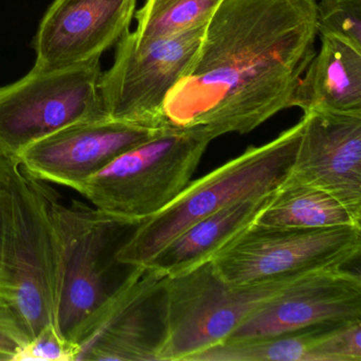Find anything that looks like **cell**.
<instances>
[{"label":"cell","mask_w":361,"mask_h":361,"mask_svg":"<svg viewBox=\"0 0 361 361\" xmlns=\"http://www.w3.org/2000/svg\"><path fill=\"white\" fill-rule=\"evenodd\" d=\"M317 0H224L164 105L166 126L248 134L290 109L316 54Z\"/></svg>","instance_id":"6da1fadb"},{"label":"cell","mask_w":361,"mask_h":361,"mask_svg":"<svg viewBox=\"0 0 361 361\" xmlns=\"http://www.w3.org/2000/svg\"><path fill=\"white\" fill-rule=\"evenodd\" d=\"M0 172L4 178L0 295L18 312L31 340L46 325L58 326V252L44 181L28 174L16 159L0 158Z\"/></svg>","instance_id":"7a4b0ae2"},{"label":"cell","mask_w":361,"mask_h":361,"mask_svg":"<svg viewBox=\"0 0 361 361\" xmlns=\"http://www.w3.org/2000/svg\"><path fill=\"white\" fill-rule=\"evenodd\" d=\"M303 120L276 139L250 147L202 178L190 181L166 208L135 228L116 253L120 264L145 266L196 221L240 200L271 194L290 173Z\"/></svg>","instance_id":"3957f363"},{"label":"cell","mask_w":361,"mask_h":361,"mask_svg":"<svg viewBox=\"0 0 361 361\" xmlns=\"http://www.w3.org/2000/svg\"><path fill=\"white\" fill-rule=\"evenodd\" d=\"M58 252V326L71 340L80 325L119 287L126 276L116 253L137 226L105 214L92 204L65 200L44 181Z\"/></svg>","instance_id":"277c9868"},{"label":"cell","mask_w":361,"mask_h":361,"mask_svg":"<svg viewBox=\"0 0 361 361\" xmlns=\"http://www.w3.org/2000/svg\"><path fill=\"white\" fill-rule=\"evenodd\" d=\"M298 278L232 285L219 276L211 261L166 278L158 300L156 361H190L223 343L255 310Z\"/></svg>","instance_id":"5b68a950"},{"label":"cell","mask_w":361,"mask_h":361,"mask_svg":"<svg viewBox=\"0 0 361 361\" xmlns=\"http://www.w3.org/2000/svg\"><path fill=\"white\" fill-rule=\"evenodd\" d=\"M211 141L202 133L166 128L118 156L79 194L105 214L140 225L189 185Z\"/></svg>","instance_id":"8992f818"},{"label":"cell","mask_w":361,"mask_h":361,"mask_svg":"<svg viewBox=\"0 0 361 361\" xmlns=\"http://www.w3.org/2000/svg\"><path fill=\"white\" fill-rule=\"evenodd\" d=\"M361 228L318 229L251 225L211 259L232 285H255L342 268L358 257Z\"/></svg>","instance_id":"52a82bcc"},{"label":"cell","mask_w":361,"mask_h":361,"mask_svg":"<svg viewBox=\"0 0 361 361\" xmlns=\"http://www.w3.org/2000/svg\"><path fill=\"white\" fill-rule=\"evenodd\" d=\"M100 59L58 71L33 67L0 87V158L16 159L35 141L86 120L109 117L101 100Z\"/></svg>","instance_id":"ba28073f"},{"label":"cell","mask_w":361,"mask_h":361,"mask_svg":"<svg viewBox=\"0 0 361 361\" xmlns=\"http://www.w3.org/2000/svg\"><path fill=\"white\" fill-rule=\"evenodd\" d=\"M204 27L137 43L128 30L117 43L115 62L101 75V100L111 119L147 130H166L164 105L193 61Z\"/></svg>","instance_id":"9c48e42d"},{"label":"cell","mask_w":361,"mask_h":361,"mask_svg":"<svg viewBox=\"0 0 361 361\" xmlns=\"http://www.w3.org/2000/svg\"><path fill=\"white\" fill-rule=\"evenodd\" d=\"M166 279L151 268H130L119 287L73 334L75 361H156L158 300Z\"/></svg>","instance_id":"30bf717a"},{"label":"cell","mask_w":361,"mask_h":361,"mask_svg":"<svg viewBox=\"0 0 361 361\" xmlns=\"http://www.w3.org/2000/svg\"><path fill=\"white\" fill-rule=\"evenodd\" d=\"M160 132L109 117L86 120L35 141L16 160L35 178L79 193L92 175Z\"/></svg>","instance_id":"8fae6325"},{"label":"cell","mask_w":361,"mask_h":361,"mask_svg":"<svg viewBox=\"0 0 361 361\" xmlns=\"http://www.w3.org/2000/svg\"><path fill=\"white\" fill-rule=\"evenodd\" d=\"M361 319V279L342 268L300 276L246 319L226 341L293 333Z\"/></svg>","instance_id":"7c38bea8"},{"label":"cell","mask_w":361,"mask_h":361,"mask_svg":"<svg viewBox=\"0 0 361 361\" xmlns=\"http://www.w3.org/2000/svg\"><path fill=\"white\" fill-rule=\"evenodd\" d=\"M137 0H54L39 24L35 67L71 68L99 60L130 30Z\"/></svg>","instance_id":"4fadbf2b"},{"label":"cell","mask_w":361,"mask_h":361,"mask_svg":"<svg viewBox=\"0 0 361 361\" xmlns=\"http://www.w3.org/2000/svg\"><path fill=\"white\" fill-rule=\"evenodd\" d=\"M290 175L337 198L361 219V115L304 114Z\"/></svg>","instance_id":"5bb4252c"},{"label":"cell","mask_w":361,"mask_h":361,"mask_svg":"<svg viewBox=\"0 0 361 361\" xmlns=\"http://www.w3.org/2000/svg\"><path fill=\"white\" fill-rule=\"evenodd\" d=\"M321 47L300 78L290 107L310 111L361 115V52L320 37Z\"/></svg>","instance_id":"9a60e30c"},{"label":"cell","mask_w":361,"mask_h":361,"mask_svg":"<svg viewBox=\"0 0 361 361\" xmlns=\"http://www.w3.org/2000/svg\"><path fill=\"white\" fill-rule=\"evenodd\" d=\"M269 195L240 200L196 221L143 267L171 278L211 261L215 253L252 225Z\"/></svg>","instance_id":"2e32d148"},{"label":"cell","mask_w":361,"mask_h":361,"mask_svg":"<svg viewBox=\"0 0 361 361\" xmlns=\"http://www.w3.org/2000/svg\"><path fill=\"white\" fill-rule=\"evenodd\" d=\"M252 225L298 229L361 228V219L331 194L288 175L268 196Z\"/></svg>","instance_id":"e0dca14e"},{"label":"cell","mask_w":361,"mask_h":361,"mask_svg":"<svg viewBox=\"0 0 361 361\" xmlns=\"http://www.w3.org/2000/svg\"><path fill=\"white\" fill-rule=\"evenodd\" d=\"M327 325L282 335L225 341L195 355L190 361H314L312 348Z\"/></svg>","instance_id":"ac0fdd59"},{"label":"cell","mask_w":361,"mask_h":361,"mask_svg":"<svg viewBox=\"0 0 361 361\" xmlns=\"http://www.w3.org/2000/svg\"><path fill=\"white\" fill-rule=\"evenodd\" d=\"M224 0H147L135 13L137 43L172 37L207 26Z\"/></svg>","instance_id":"d6986e66"},{"label":"cell","mask_w":361,"mask_h":361,"mask_svg":"<svg viewBox=\"0 0 361 361\" xmlns=\"http://www.w3.org/2000/svg\"><path fill=\"white\" fill-rule=\"evenodd\" d=\"M317 33L333 37L361 52V0L317 1Z\"/></svg>","instance_id":"ffe728a7"},{"label":"cell","mask_w":361,"mask_h":361,"mask_svg":"<svg viewBox=\"0 0 361 361\" xmlns=\"http://www.w3.org/2000/svg\"><path fill=\"white\" fill-rule=\"evenodd\" d=\"M314 361H360L361 319L329 324L312 348Z\"/></svg>","instance_id":"44dd1931"},{"label":"cell","mask_w":361,"mask_h":361,"mask_svg":"<svg viewBox=\"0 0 361 361\" xmlns=\"http://www.w3.org/2000/svg\"><path fill=\"white\" fill-rule=\"evenodd\" d=\"M77 346L58 326L48 324L33 337L14 361H75Z\"/></svg>","instance_id":"7402d4cb"},{"label":"cell","mask_w":361,"mask_h":361,"mask_svg":"<svg viewBox=\"0 0 361 361\" xmlns=\"http://www.w3.org/2000/svg\"><path fill=\"white\" fill-rule=\"evenodd\" d=\"M29 341L30 337L22 319L0 295V361H14Z\"/></svg>","instance_id":"603a6c76"},{"label":"cell","mask_w":361,"mask_h":361,"mask_svg":"<svg viewBox=\"0 0 361 361\" xmlns=\"http://www.w3.org/2000/svg\"><path fill=\"white\" fill-rule=\"evenodd\" d=\"M4 231V185L0 189V255H1V244H3Z\"/></svg>","instance_id":"cb8c5ba5"},{"label":"cell","mask_w":361,"mask_h":361,"mask_svg":"<svg viewBox=\"0 0 361 361\" xmlns=\"http://www.w3.org/2000/svg\"><path fill=\"white\" fill-rule=\"evenodd\" d=\"M4 185V178H3V174H1V172H0V189L3 188Z\"/></svg>","instance_id":"d4e9b609"}]
</instances>
